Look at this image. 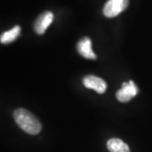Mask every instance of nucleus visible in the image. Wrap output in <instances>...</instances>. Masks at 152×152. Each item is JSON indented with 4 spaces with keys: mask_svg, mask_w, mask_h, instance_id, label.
<instances>
[{
    "mask_svg": "<svg viewBox=\"0 0 152 152\" xmlns=\"http://www.w3.org/2000/svg\"><path fill=\"white\" fill-rule=\"evenodd\" d=\"M14 118L22 130L36 135L42 130V124L31 113L24 108H18L14 113Z\"/></svg>",
    "mask_w": 152,
    "mask_h": 152,
    "instance_id": "f257e3e1",
    "label": "nucleus"
},
{
    "mask_svg": "<svg viewBox=\"0 0 152 152\" xmlns=\"http://www.w3.org/2000/svg\"><path fill=\"white\" fill-rule=\"evenodd\" d=\"M129 6V0H108L103 8V15L107 18L118 16Z\"/></svg>",
    "mask_w": 152,
    "mask_h": 152,
    "instance_id": "f03ea898",
    "label": "nucleus"
},
{
    "mask_svg": "<svg viewBox=\"0 0 152 152\" xmlns=\"http://www.w3.org/2000/svg\"><path fill=\"white\" fill-rule=\"evenodd\" d=\"M139 92V89L133 80L129 82H124L122 88L116 94L117 99L121 102H128L134 98Z\"/></svg>",
    "mask_w": 152,
    "mask_h": 152,
    "instance_id": "7ed1b4c3",
    "label": "nucleus"
},
{
    "mask_svg": "<svg viewBox=\"0 0 152 152\" xmlns=\"http://www.w3.org/2000/svg\"><path fill=\"white\" fill-rule=\"evenodd\" d=\"M53 14L51 11H46L41 14L34 23L35 32L39 35L44 34L47 29L49 27V26L53 23Z\"/></svg>",
    "mask_w": 152,
    "mask_h": 152,
    "instance_id": "20e7f679",
    "label": "nucleus"
},
{
    "mask_svg": "<svg viewBox=\"0 0 152 152\" xmlns=\"http://www.w3.org/2000/svg\"><path fill=\"white\" fill-rule=\"evenodd\" d=\"M83 85L88 89H92L99 94H103L107 90V83L102 79L95 75H87L83 79Z\"/></svg>",
    "mask_w": 152,
    "mask_h": 152,
    "instance_id": "39448f33",
    "label": "nucleus"
},
{
    "mask_svg": "<svg viewBox=\"0 0 152 152\" xmlns=\"http://www.w3.org/2000/svg\"><path fill=\"white\" fill-rule=\"evenodd\" d=\"M77 51L87 59H96L97 57L92 50V42L89 37H83L77 43Z\"/></svg>",
    "mask_w": 152,
    "mask_h": 152,
    "instance_id": "423d86ee",
    "label": "nucleus"
},
{
    "mask_svg": "<svg viewBox=\"0 0 152 152\" xmlns=\"http://www.w3.org/2000/svg\"><path fill=\"white\" fill-rule=\"evenodd\" d=\"M107 146L110 152H130L129 145L125 142L117 138L110 139L107 141Z\"/></svg>",
    "mask_w": 152,
    "mask_h": 152,
    "instance_id": "0eeeda50",
    "label": "nucleus"
},
{
    "mask_svg": "<svg viewBox=\"0 0 152 152\" xmlns=\"http://www.w3.org/2000/svg\"><path fill=\"white\" fill-rule=\"evenodd\" d=\"M21 31V28L20 26H15L11 30L4 32L0 37V42L3 44H8L13 42L18 37L20 36Z\"/></svg>",
    "mask_w": 152,
    "mask_h": 152,
    "instance_id": "6e6552de",
    "label": "nucleus"
}]
</instances>
